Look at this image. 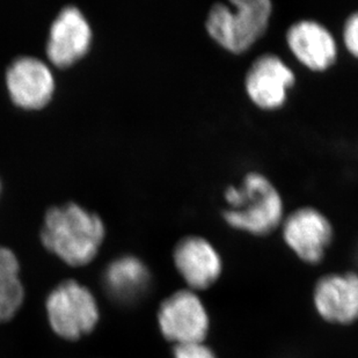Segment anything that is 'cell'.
<instances>
[{
	"instance_id": "6da1fadb",
	"label": "cell",
	"mask_w": 358,
	"mask_h": 358,
	"mask_svg": "<svg viewBox=\"0 0 358 358\" xmlns=\"http://www.w3.org/2000/svg\"><path fill=\"white\" fill-rule=\"evenodd\" d=\"M101 218L76 202L54 206L44 215L41 240L70 266H84L98 254L105 238Z\"/></svg>"
},
{
	"instance_id": "7a4b0ae2",
	"label": "cell",
	"mask_w": 358,
	"mask_h": 358,
	"mask_svg": "<svg viewBox=\"0 0 358 358\" xmlns=\"http://www.w3.org/2000/svg\"><path fill=\"white\" fill-rule=\"evenodd\" d=\"M222 217L236 230L262 237L271 234L284 220L283 199L274 183L259 172L245 174L239 185L224 192Z\"/></svg>"
},
{
	"instance_id": "3957f363",
	"label": "cell",
	"mask_w": 358,
	"mask_h": 358,
	"mask_svg": "<svg viewBox=\"0 0 358 358\" xmlns=\"http://www.w3.org/2000/svg\"><path fill=\"white\" fill-rule=\"evenodd\" d=\"M273 3L269 0H230L210 7L206 31L220 47L241 55L260 40L271 22Z\"/></svg>"
},
{
	"instance_id": "277c9868",
	"label": "cell",
	"mask_w": 358,
	"mask_h": 358,
	"mask_svg": "<svg viewBox=\"0 0 358 358\" xmlns=\"http://www.w3.org/2000/svg\"><path fill=\"white\" fill-rule=\"evenodd\" d=\"M45 311L55 334L68 341H78L91 334L100 319L93 294L73 280H64L51 290Z\"/></svg>"
},
{
	"instance_id": "5b68a950",
	"label": "cell",
	"mask_w": 358,
	"mask_h": 358,
	"mask_svg": "<svg viewBox=\"0 0 358 358\" xmlns=\"http://www.w3.org/2000/svg\"><path fill=\"white\" fill-rule=\"evenodd\" d=\"M280 225L284 241L301 261L310 264L322 261L334 230L320 210L301 206L284 217Z\"/></svg>"
},
{
	"instance_id": "8992f818",
	"label": "cell",
	"mask_w": 358,
	"mask_h": 358,
	"mask_svg": "<svg viewBox=\"0 0 358 358\" xmlns=\"http://www.w3.org/2000/svg\"><path fill=\"white\" fill-rule=\"evenodd\" d=\"M294 83L296 76L287 63L278 55L267 52L252 62L243 85L254 105L262 110H276L287 102Z\"/></svg>"
},
{
	"instance_id": "52a82bcc",
	"label": "cell",
	"mask_w": 358,
	"mask_h": 358,
	"mask_svg": "<svg viewBox=\"0 0 358 358\" xmlns=\"http://www.w3.org/2000/svg\"><path fill=\"white\" fill-rule=\"evenodd\" d=\"M162 335L176 345L202 342L209 318L202 301L192 291H178L162 301L158 312Z\"/></svg>"
},
{
	"instance_id": "ba28073f",
	"label": "cell",
	"mask_w": 358,
	"mask_h": 358,
	"mask_svg": "<svg viewBox=\"0 0 358 358\" xmlns=\"http://www.w3.org/2000/svg\"><path fill=\"white\" fill-rule=\"evenodd\" d=\"M6 85L14 103L22 108L43 107L55 91L50 68L35 56H19L6 70Z\"/></svg>"
},
{
	"instance_id": "9c48e42d",
	"label": "cell",
	"mask_w": 358,
	"mask_h": 358,
	"mask_svg": "<svg viewBox=\"0 0 358 358\" xmlns=\"http://www.w3.org/2000/svg\"><path fill=\"white\" fill-rule=\"evenodd\" d=\"M92 42L87 17L75 5L63 7L55 17L47 41V55L54 64L68 66L86 54Z\"/></svg>"
},
{
	"instance_id": "30bf717a",
	"label": "cell",
	"mask_w": 358,
	"mask_h": 358,
	"mask_svg": "<svg viewBox=\"0 0 358 358\" xmlns=\"http://www.w3.org/2000/svg\"><path fill=\"white\" fill-rule=\"evenodd\" d=\"M285 41L291 54L311 71H326L338 58V43L334 36L318 21H296L287 28Z\"/></svg>"
},
{
	"instance_id": "8fae6325",
	"label": "cell",
	"mask_w": 358,
	"mask_h": 358,
	"mask_svg": "<svg viewBox=\"0 0 358 358\" xmlns=\"http://www.w3.org/2000/svg\"><path fill=\"white\" fill-rule=\"evenodd\" d=\"M173 260L183 280L193 289L213 285L222 273V259L216 248L204 238L188 236L176 243Z\"/></svg>"
},
{
	"instance_id": "7c38bea8",
	"label": "cell",
	"mask_w": 358,
	"mask_h": 358,
	"mask_svg": "<svg viewBox=\"0 0 358 358\" xmlns=\"http://www.w3.org/2000/svg\"><path fill=\"white\" fill-rule=\"evenodd\" d=\"M315 303L322 318L336 324L358 320V275H326L315 289Z\"/></svg>"
},
{
	"instance_id": "4fadbf2b",
	"label": "cell",
	"mask_w": 358,
	"mask_h": 358,
	"mask_svg": "<svg viewBox=\"0 0 358 358\" xmlns=\"http://www.w3.org/2000/svg\"><path fill=\"white\" fill-rule=\"evenodd\" d=\"M152 276L139 257L122 255L107 266L102 284L113 301L131 306L142 301L151 289Z\"/></svg>"
},
{
	"instance_id": "5bb4252c",
	"label": "cell",
	"mask_w": 358,
	"mask_h": 358,
	"mask_svg": "<svg viewBox=\"0 0 358 358\" xmlns=\"http://www.w3.org/2000/svg\"><path fill=\"white\" fill-rule=\"evenodd\" d=\"M24 299L19 261L10 248L0 246V324L17 315Z\"/></svg>"
},
{
	"instance_id": "9a60e30c",
	"label": "cell",
	"mask_w": 358,
	"mask_h": 358,
	"mask_svg": "<svg viewBox=\"0 0 358 358\" xmlns=\"http://www.w3.org/2000/svg\"><path fill=\"white\" fill-rule=\"evenodd\" d=\"M342 38L349 54L358 58V10L347 17L343 24Z\"/></svg>"
},
{
	"instance_id": "2e32d148",
	"label": "cell",
	"mask_w": 358,
	"mask_h": 358,
	"mask_svg": "<svg viewBox=\"0 0 358 358\" xmlns=\"http://www.w3.org/2000/svg\"><path fill=\"white\" fill-rule=\"evenodd\" d=\"M174 358H216L211 349L202 342H189L176 345L173 349Z\"/></svg>"
},
{
	"instance_id": "e0dca14e",
	"label": "cell",
	"mask_w": 358,
	"mask_h": 358,
	"mask_svg": "<svg viewBox=\"0 0 358 358\" xmlns=\"http://www.w3.org/2000/svg\"><path fill=\"white\" fill-rule=\"evenodd\" d=\"M0 187H1V186H0Z\"/></svg>"
}]
</instances>
